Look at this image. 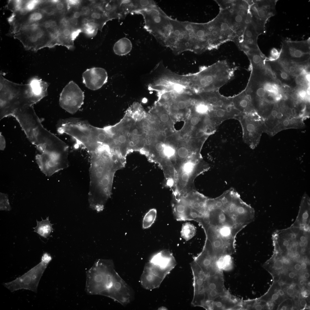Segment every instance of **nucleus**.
I'll return each mask as SVG.
<instances>
[{
    "label": "nucleus",
    "mask_w": 310,
    "mask_h": 310,
    "mask_svg": "<svg viewBox=\"0 0 310 310\" xmlns=\"http://www.w3.org/2000/svg\"><path fill=\"white\" fill-rule=\"evenodd\" d=\"M89 155L88 201L90 208L99 212L103 210L111 195L116 172L124 167L125 162L106 150L96 151Z\"/></svg>",
    "instance_id": "obj_1"
},
{
    "label": "nucleus",
    "mask_w": 310,
    "mask_h": 310,
    "mask_svg": "<svg viewBox=\"0 0 310 310\" xmlns=\"http://www.w3.org/2000/svg\"><path fill=\"white\" fill-rule=\"evenodd\" d=\"M250 77L244 90L256 112L262 118L267 115L274 104L287 98L291 88L282 84L268 66L251 68Z\"/></svg>",
    "instance_id": "obj_2"
},
{
    "label": "nucleus",
    "mask_w": 310,
    "mask_h": 310,
    "mask_svg": "<svg viewBox=\"0 0 310 310\" xmlns=\"http://www.w3.org/2000/svg\"><path fill=\"white\" fill-rule=\"evenodd\" d=\"M17 120L27 138L40 153L59 144L62 140L42 125L33 106L25 105L11 115Z\"/></svg>",
    "instance_id": "obj_3"
},
{
    "label": "nucleus",
    "mask_w": 310,
    "mask_h": 310,
    "mask_svg": "<svg viewBox=\"0 0 310 310\" xmlns=\"http://www.w3.org/2000/svg\"><path fill=\"white\" fill-rule=\"evenodd\" d=\"M21 84L11 82L0 74V119L7 117L15 109L26 104L31 105L42 99L33 84Z\"/></svg>",
    "instance_id": "obj_4"
},
{
    "label": "nucleus",
    "mask_w": 310,
    "mask_h": 310,
    "mask_svg": "<svg viewBox=\"0 0 310 310\" xmlns=\"http://www.w3.org/2000/svg\"><path fill=\"white\" fill-rule=\"evenodd\" d=\"M234 71L235 69L225 61L202 67L197 73L189 76L193 83L192 89L197 94L219 90L232 79Z\"/></svg>",
    "instance_id": "obj_5"
},
{
    "label": "nucleus",
    "mask_w": 310,
    "mask_h": 310,
    "mask_svg": "<svg viewBox=\"0 0 310 310\" xmlns=\"http://www.w3.org/2000/svg\"><path fill=\"white\" fill-rule=\"evenodd\" d=\"M196 273L198 277L194 281L192 302L194 306L209 310L217 298L231 294L225 287L223 271L211 276H205L200 270H197Z\"/></svg>",
    "instance_id": "obj_6"
},
{
    "label": "nucleus",
    "mask_w": 310,
    "mask_h": 310,
    "mask_svg": "<svg viewBox=\"0 0 310 310\" xmlns=\"http://www.w3.org/2000/svg\"><path fill=\"white\" fill-rule=\"evenodd\" d=\"M110 262L98 260L89 282L96 293H105L113 298L122 291L124 282L113 269L111 262L108 266Z\"/></svg>",
    "instance_id": "obj_7"
},
{
    "label": "nucleus",
    "mask_w": 310,
    "mask_h": 310,
    "mask_svg": "<svg viewBox=\"0 0 310 310\" xmlns=\"http://www.w3.org/2000/svg\"><path fill=\"white\" fill-rule=\"evenodd\" d=\"M11 33L27 50L36 51L55 46L51 34L41 22L15 28Z\"/></svg>",
    "instance_id": "obj_8"
},
{
    "label": "nucleus",
    "mask_w": 310,
    "mask_h": 310,
    "mask_svg": "<svg viewBox=\"0 0 310 310\" xmlns=\"http://www.w3.org/2000/svg\"><path fill=\"white\" fill-rule=\"evenodd\" d=\"M209 168L202 157L185 163L176 173L175 191L173 195H180L195 190L194 181L200 174Z\"/></svg>",
    "instance_id": "obj_9"
},
{
    "label": "nucleus",
    "mask_w": 310,
    "mask_h": 310,
    "mask_svg": "<svg viewBox=\"0 0 310 310\" xmlns=\"http://www.w3.org/2000/svg\"><path fill=\"white\" fill-rule=\"evenodd\" d=\"M52 259L49 254L44 253L38 264L21 276L4 284V286L11 292L25 289L36 292L40 279Z\"/></svg>",
    "instance_id": "obj_10"
},
{
    "label": "nucleus",
    "mask_w": 310,
    "mask_h": 310,
    "mask_svg": "<svg viewBox=\"0 0 310 310\" xmlns=\"http://www.w3.org/2000/svg\"><path fill=\"white\" fill-rule=\"evenodd\" d=\"M241 125L244 142L251 149H254L259 144L264 127L261 117L257 113L249 114L241 113L237 116Z\"/></svg>",
    "instance_id": "obj_11"
},
{
    "label": "nucleus",
    "mask_w": 310,
    "mask_h": 310,
    "mask_svg": "<svg viewBox=\"0 0 310 310\" xmlns=\"http://www.w3.org/2000/svg\"><path fill=\"white\" fill-rule=\"evenodd\" d=\"M310 38L305 40L294 41L287 38L282 42L278 59L281 62L301 63L310 60Z\"/></svg>",
    "instance_id": "obj_12"
},
{
    "label": "nucleus",
    "mask_w": 310,
    "mask_h": 310,
    "mask_svg": "<svg viewBox=\"0 0 310 310\" xmlns=\"http://www.w3.org/2000/svg\"><path fill=\"white\" fill-rule=\"evenodd\" d=\"M84 97V92L76 83L71 81L65 87L61 92L59 104L66 111L73 114L83 104Z\"/></svg>",
    "instance_id": "obj_13"
},
{
    "label": "nucleus",
    "mask_w": 310,
    "mask_h": 310,
    "mask_svg": "<svg viewBox=\"0 0 310 310\" xmlns=\"http://www.w3.org/2000/svg\"><path fill=\"white\" fill-rule=\"evenodd\" d=\"M292 117H295L293 115L292 106L286 99L276 102L268 115L262 119L264 132L271 135L277 125L286 119Z\"/></svg>",
    "instance_id": "obj_14"
},
{
    "label": "nucleus",
    "mask_w": 310,
    "mask_h": 310,
    "mask_svg": "<svg viewBox=\"0 0 310 310\" xmlns=\"http://www.w3.org/2000/svg\"><path fill=\"white\" fill-rule=\"evenodd\" d=\"M251 15L264 26L276 13L277 0H248Z\"/></svg>",
    "instance_id": "obj_15"
},
{
    "label": "nucleus",
    "mask_w": 310,
    "mask_h": 310,
    "mask_svg": "<svg viewBox=\"0 0 310 310\" xmlns=\"http://www.w3.org/2000/svg\"><path fill=\"white\" fill-rule=\"evenodd\" d=\"M83 82L88 89L93 90L101 88L107 82L106 70L100 67L87 69L82 74Z\"/></svg>",
    "instance_id": "obj_16"
},
{
    "label": "nucleus",
    "mask_w": 310,
    "mask_h": 310,
    "mask_svg": "<svg viewBox=\"0 0 310 310\" xmlns=\"http://www.w3.org/2000/svg\"><path fill=\"white\" fill-rule=\"evenodd\" d=\"M266 63L275 78L282 84L291 88H292L293 84L297 85V77L289 73L278 59L271 60L266 59Z\"/></svg>",
    "instance_id": "obj_17"
},
{
    "label": "nucleus",
    "mask_w": 310,
    "mask_h": 310,
    "mask_svg": "<svg viewBox=\"0 0 310 310\" xmlns=\"http://www.w3.org/2000/svg\"><path fill=\"white\" fill-rule=\"evenodd\" d=\"M241 113L232 105L226 108L212 107L208 115L213 125L217 128L224 121L235 119Z\"/></svg>",
    "instance_id": "obj_18"
},
{
    "label": "nucleus",
    "mask_w": 310,
    "mask_h": 310,
    "mask_svg": "<svg viewBox=\"0 0 310 310\" xmlns=\"http://www.w3.org/2000/svg\"><path fill=\"white\" fill-rule=\"evenodd\" d=\"M197 94L203 101L212 107L226 108L232 105V97L222 95L219 90L204 92Z\"/></svg>",
    "instance_id": "obj_19"
},
{
    "label": "nucleus",
    "mask_w": 310,
    "mask_h": 310,
    "mask_svg": "<svg viewBox=\"0 0 310 310\" xmlns=\"http://www.w3.org/2000/svg\"><path fill=\"white\" fill-rule=\"evenodd\" d=\"M149 262L169 272L176 265V262L173 255L169 251L166 250H162L154 255Z\"/></svg>",
    "instance_id": "obj_20"
},
{
    "label": "nucleus",
    "mask_w": 310,
    "mask_h": 310,
    "mask_svg": "<svg viewBox=\"0 0 310 310\" xmlns=\"http://www.w3.org/2000/svg\"><path fill=\"white\" fill-rule=\"evenodd\" d=\"M232 103L235 108L243 114L256 113L250 99L244 90L232 97Z\"/></svg>",
    "instance_id": "obj_21"
},
{
    "label": "nucleus",
    "mask_w": 310,
    "mask_h": 310,
    "mask_svg": "<svg viewBox=\"0 0 310 310\" xmlns=\"http://www.w3.org/2000/svg\"><path fill=\"white\" fill-rule=\"evenodd\" d=\"M304 118L302 117H292L284 120L274 129L271 136H274L283 130L289 129H301L305 126L304 122Z\"/></svg>",
    "instance_id": "obj_22"
},
{
    "label": "nucleus",
    "mask_w": 310,
    "mask_h": 310,
    "mask_svg": "<svg viewBox=\"0 0 310 310\" xmlns=\"http://www.w3.org/2000/svg\"><path fill=\"white\" fill-rule=\"evenodd\" d=\"M250 62L251 68H263L266 66V58L259 48L248 50L245 52Z\"/></svg>",
    "instance_id": "obj_23"
},
{
    "label": "nucleus",
    "mask_w": 310,
    "mask_h": 310,
    "mask_svg": "<svg viewBox=\"0 0 310 310\" xmlns=\"http://www.w3.org/2000/svg\"><path fill=\"white\" fill-rule=\"evenodd\" d=\"M132 47V44L130 40L127 38H123L115 43L113 50L116 54L122 56L129 53L131 51Z\"/></svg>",
    "instance_id": "obj_24"
},
{
    "label": "nucleus",
    "mask_w": 310,
    "mask_h": 310,
    "mask_svg": "<svg viewBox=\"0 0 310 310\" xmlns=\"http://www.w3.org/2000/svg\"><path fill=\"white\" fill-rule=\"evenodd\" d=\"M41 218L42 220L41 221H38L36 220L37 226L36 227L33 228L34 229V231L46 238L53 230L52 226L53 224L50 222L49 217L45 220H43L42 218Z\"/></svg>",
    "instance_id": "obj_25"
},
{
    "label": "nucleus",
    "mask_w": 310,
    "mask_h": 310,
    "mask_svg": "<svg viewBox=\"0 0 310 310\" xmlns=\"http://www.w3.org/2000/svg\"><path fill=\"white\" fill-rule=\"evenodd\" d=\"M215 265L217 268L222 271H229L233 268L232 259L230 255H225L221 256L216 259Z\"/></svg>",
    "instance_id": "obj_26"
},
{
    "label": "nucleus",
    "mask_w": 310,
    "mask_h": 310,
    "mask_svg": "<svg viewBox=\"0 0 310 310\" xmlns=\"http://www.w3.org/2000/svg\"><path fill=\"white\" fill-rule=\"evenodd\" d=\"M195 226L190 223H187L182 226L181 234L182 237L187 241L191 239L195 235Z\"/></svg>",
    "instance_id": "obj_27"
},
{
    "label": "nucleus",
    "mask_w": 310,
    "mask_h": 310,
    "mask_svg": "<svg viewBox=\"0 0 310 310\" xmlns=\"http://www.w3.org/2000/svg\"><path fill=\"white\" fill-rule=\"evenodd\" d=\"M156 209H152L146 214L143 221L142 227L143 228H147L151 226L156 219Z\"/></svg>",
    "instance_id": "obj_28"
},
{
    "label": "nucleus",
    "mask_w": 310,
    "mask_h": 310,
    "mask_svg": "<svg viewBox=\"0 0 310 310\" xmlns=\"http://www.w3.org/2000/svg\"><path fill=\"white\" fill-rule=\"evenodd\" d=\"M98 29V28L97 25L94 23L90 22L84 23L82 28V32L90 36L95 35Z\"/></svg>",
    "instance_id": "obj_29"
},
{
    "label": "nucleus",
    "mask_w": 310,
    "mask_h": 310,
    "mask_svg": "<svg viewBox=\"0 0 310 310\" xmlns=\"http://www.w3.org/2000/svg\"><path fill=\"white\" fill-rule=\"evenodd\" d=\"M0 210L10 211L11 210V208L9 202L8 195L0 193Z\"/></svg>",
    "instance_id": "obj_30"
},
{
    "label": "nucleus",
    "mask_w": 310,
    "mask_h": 310,
    "mask_svg": "<svg viewBox=\"0 0 310 310\" xmlns=\"http://www.w3.org/2000/svg\"><path fill=\"white\" fill-rule=\"evenodd\" d=\"M172 88L173 90L176 93L181 94L184 91V86L181 84H175L172 86Z\"/></svg>",
    "instance_id": "obj_31"
},
{
    "label": "nucleus",
    "mask_w": 310,
    "mask_h": 310,
    "mask_svg": "<svg viewBox=\"0 0 310 310\" xmlns=\"http://www.w3.org/2000/svg\"><path fill=\"white\" fill-rule=\"evenodd\" d=\"M274 266L275 268L276 269H281L283 266V262L281 260H277L275 261L274 263Z\"/></svg>",
    "instance_id": "obj_32"
},
{
    "label": "nucleus",
    "mask_w": 310,
    "mask_h": 310,
    "mask_svg": "<svg viewBox=\"0 0 310 310\" xmlns=\"http://www.w3.org/2000/svg\"><path fill=\"white\" fill-rule=\"evenodd\" d=\"M0 150H3L5 147V140L3 136V135L0 133Z\"/></svg>",
    "instance_id": "obj_33"
},
{
    "label": "nucleus",
    "mask_w": 310,
    "mask_h": 310,
    "mask_svg": "<svg viewBox=\"0 0 310 310\" xmlns=\"http://www.w3.org/2000/svg\"><path fill=\"white\" fill-rule=\"evenodd\" d=\"M287 292L289 295H292L294 293V290L293 288H289L287 290Z\"/></svg>",
    "instance_id": "obj_34"
},
{
    "label": "nucleus",
    "mask_w": 310,
    "mask_h": 310,
    "mask_svg": "<svg viewBox=\"0 0 310 310\" xmlns=\"http://www.w3.org/2000/svg\"><path fill=\"white\" fill-rule=\"evenodd\" d=\"M309 213L307 212V210L306 211L304 212L303 213L302 215V218L304 220H306L307 219L308 217Z\"/></svg>",
    "instance_id": "obj_35"
},
{
    "label": "nucleus",
    "mask_w": 310,
    "mask_h": 310,
    "mask_svg": "<svg viewBox=\"0 0 310 310\" xmlns=\"http://www.w3.org/2000/svg\"><path fill=\"white\" fill-rule=\"evenodd\" d=\"M255 309L257 310H261L262 308V306L259 304H257L255 305Z\"/></svg>",
    "instance_id": "obj_36"
},
{
    "label": "nucleus",
    "mask_w": 310,
    "mask_h": 310,
    "mask_svg": "<svg viewBox=\"0 0 310 310\" xmlns=\"http://www.w3.org/2000/svg\"><path fill=\"white\" fill-rule=\"evenodd\" d=\"M300 304L302 306L304 307L306 305L307 303L305 300H302L301 301Z\"/></svg>",
    "instance_id": "obj_37"
},
{
    "label": "nucleus",
    "mask_w": 310,
    "mask_h": 310,
    "mask_svg": "<svg viewBox=\"0 0 310 310\" xmlns=\"http://www.w3.org/2000/svg\"><path fill=\"white\" fill-rule=\"evenodd\" d=\"M284 241L283 242V245L286 246L289 244V241H288V239H284Z\"/></svg>",
    "instance_id": "obj_38"
},
{
    "label": "nucleus",
    "mask_w": 310,
    "mask_h": 310,
    "mask_svg": "<svg viewBox=\"0 0 310 310\" xmlns=\"http://www.w3.org/2000/svg\"><path fill=\"white\" fill-rule=\"evenodd\" d=\"M300 240L301 241H305L307 240V237L305 236L302 235L300 237Z\"/></svg>",
    "instance_id": "obj_39"
},
{
    "label": "nucleus",
    "mask_w": 310,
    "mask_h": 310,
    "mask_svg": "<svg viewBox=\"0 0 310 310\" xmlns=\"http://www.w3.org/2000/svg\"><path fill=\"white\" fill-rule=\"evenodd\" d=\"M278 296L276 294H274L272 296V299L273 300H276L278 299Z\"/></svg>",
    "instance_id": "obj_40"
},
{
    "label": "nucleus",
    "mask_w": 310,
    "mask_h": 310,
    "mask_svg": "<svg viewBox=\"0 0 310 310\" xmlns=\"http://www.w3.org/2000/svg\"><path fill=\"white\" fill-rule=\"evenodd\" d=\"M301 268L302 269H305L307 267V265L306 264L304 263H303L301 264L300 265Z\"/></svg>",
    "instance_id": "obj_41"
},
{
    "label": "nucleus",
    "mask_w": 310,
    "mask_h": 310,
    "mask_svg": "<svg viewBox=\"0 0 310 310\" xmlns=\"http://www.w3.org/2000/svg\"><path fill=\"white\" fill-rule=\"evenodd\" d=\"M295 269L297 270H299L301 269L300 265L298 264H296L294 266Z\"/></svg>",
    "instance_id": "obj_42"
},
{
    "label": "nucleus",
    "mask_w": 310,
    "mask_h": 310,
    "mask_svg": "<svg viewBox=\"0 0 310 310\" xmlns=\"http://www.w3.org/2000/svg\"><path fill=\"white\" fill-rule=\"evenodd\" d=\"M295 276V274L294 272H291L289 274V277L291 278H292L294 277Z\"/></svg>",
    "instance_id": "obj_43"
},
{
    "label": "nucleus",
    "mask_w": 310,
    "mask_h": 310,
    "mask_svg": "<svg viewBox=\"0 0 310 310\" xmlns=\"http://www.w3.org/2000/svg\"><path fill=\"white\" fill-rule=\"evenodd\" d=\"M305 245V243L304 241H301L299 243V245L301 247H303Z\"/></svg>",
    "instance_id": "obj_44"
},
{
    "label": "nucleus",
    "mask_w": 310,
    "mask_h": 310,
    "mask_svg": "<svg viewBox=\"0 0 310 310\" xmlns=\"http://www.w3.org/2000/svg\"><path fill=\"white\" fill-rule=\"evenodd\" d=\"M292 246L290 244H289L288 245L286 246V248L288 250H290L292 248Z\"/></svg>",
    "instance_id": "obj_45"
},
{
    "label": "nucleus",
    "mask_w": 310,
    "mask_h": 310,
    "mask_svg": "<svg viewBox=\"0 0 310 310\" xmlns=\"http://www.w3.org/2000/svg\"><path fill=\"white\" fill-rule=\"evenodd\" d=\"M309 274L308 273H306L304 274V277L305 278H308L309 277Z\"/></svg>",
    "instance_id": "obj_46"
},
{
    "label": "nucleus",
    "mask_w": 310,
    "mask_h": 310,
    "mask_svg": "<svg viewBox=\"0 0 310 310\" xmlns=\"http://www.w3.org/2000/svg\"><path fill=\"white\" fill-rule=\"evenodd\" d=\"M305 292L307 295H309L310 293V292L309 290H306L305 291Z\"/></svg>",
    "instance_id": "obj_47"
},
{
    "label": "nucleus",
    "mask_w": 310,
    "mask_h": 310,
    "mask_svg": "<svg viewBox=\"0 0 310 310\" xmlns=\"http://www.w3.org/2000/svg\"><path fill=\"white\" fill-rule=\"evenodd\" d=\"M301 294H302V295L303 296H304V297L307 296V295L306 294V293L305 292V291H304L303 292H302Z\"/></svg>",
    "instance_id": "obj_48"
},
{
    "label": "nucleus",
    "mask_w": 310,
    "mask_h": 310,
    "mask_svg": "<svg viewBox=\"0 0 310 310\" xmlns=\"http://www.w3.org/2000/svg\"><path fill=\"white\" fill-rule=\"evenodd\" d=\"M286 309V307L285 306H283L281 308V310H285Z\"/></svg>",
    "instance_id": "obj_49"
},
{
    "label": "nucleus",
    "mask_w": 310,
    "mask_h": 310,
    "mask_svg": "<svg viewBox=\"0 0 310 310\" xmlns=\"http://www.w3.org/2000/svg\"><path fill=\"white\" fill-rule=\"evenodd\" d=\"M279 294L281 295H283V294H284L283 292L281 290H280L279 291Z\"/></svg>",
    "instance_id": "obj_50"
},
{
    "label": "nucleus",
    "mask_w": 310,
    "mask_h": 310,
    "mask_svg": "<svg viewBox=\"0 0 310 310\" xmlns=\"http://www.w3.org/2000/svg\"><path fill=\"white\" fill-rule=\"evenodd\" d=\"M279 284L280 286L283 285L284 283L280 281L279 282Z\"/></svg>",
    "instance_id": "obj_51"
},
{
    "label": "nucleus",
    "mask_w": 310,
    "mask_h": 310,
    "mask_svg": "<svg viewBox=\"0 0 310 310\" xmlns=\"http://www.w3.org/2000/svg\"><path fill=\"white\" fill-rule=\"evenodd\" d=\"M303 283H304V282H303V280H302L300 281V284L301 285H302V284H303Z\"/></svg>",
    "instance_id": "obj_52"
},
{
    "label": "nucleus",
    "mask_w": 310,
    "mask_h": 310,
    "mask_svg": "<svg viewBox=\"0 0 310 310\" xmlns=\"http://www.w3.org/2000/svg\"><path fill=\"white\" fill-rule=\"evenodd\" d=\"M308 285H309V286H310V284H309H309H308Z\"/></svg>",
    "instance_id": "obj_53"
}]
</instances>
